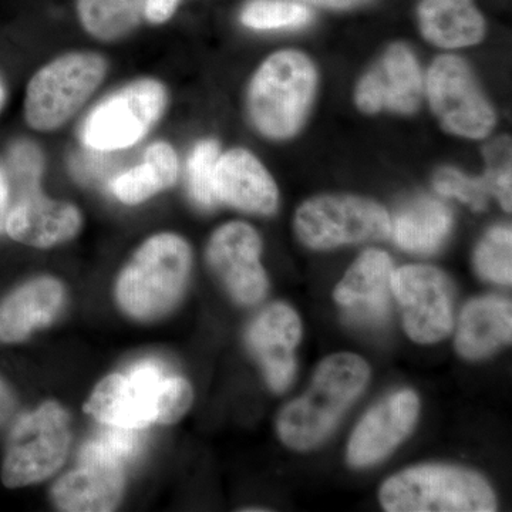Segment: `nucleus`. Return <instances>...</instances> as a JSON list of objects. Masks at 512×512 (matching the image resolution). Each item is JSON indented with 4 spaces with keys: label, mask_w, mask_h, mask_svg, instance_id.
Listing matches in <instances>:
<instances>
[{
    "label": "nucleus",
    "mask_w": 512,
    "mask_h": 512,
    "mask_svg": "<svg viewBox=\"0 0 512 512\" xmlns=\"http://www.w3.org/2000/svg\"><path fill=\"white\" fill-rule=\"evenodd\" d=\"M83 218L77 207L66 201L50 200L40 191L16 194L5 221L10 238L35 248H52L79 234Z\"/></svg>",
    "instance_id": "nucleus-16"
},
{
    "label": "nucleus",
    "mask_w": 512,
    "mask_h": 512,
    "mask_svg": "<svg viewBox=\"0 0 512 512\" xmlns=\"http://www.w3.org/2000/svg\"><path fill=\"white\" fill-rule=\"evenodd\" d=\"M181 0H147L144 16L153 25H163L173 18Z\"/></svg>",
    "instance_id": "nucleus-33"
},
{
    "label": "nucleus",
    "mask_w": 512,
    "mask_h": 512,
    "mask_svg": "<svg viewBox=\"0 0 512 512\" xmlns=\"http://www.w3.org/2000/svg\"><path fill=\"white\" fill-rule=\"evenodd\" d=\"M511 302L485 296L468 302L456 336L457 352L466 359H481L511 342Z\"/></svg>",
    "instance_id": "nucleus-21"
},
{
    "label": "nucleus",
    "mask_w": 512,
    "mask_h": 512,
    "mask_svg": "<svg viewBox=\"0 0 512 512\" xmlns=\"http://www.w3.org/2000/svg\"><path fill=\"white\" fill-rule=\"evenodd\" d=\"M147 0H77L83 29L101 42H114L133 32Z\"/></svg>",
    "instance_id": "nucleus-25"
},
{
    "label": "nucleus",
    "mask_w": 512,
    "mask_h": 512,
    "mask_svg": "<svg viewBox=\"0 0 512 512\" xmlns=\"http://www.w3.org/2000/svg\"><path fill=\"white\" fill-rule=\"evenodd\" d=\"M180 163L171 144L156 141L147 147L143 163L114 175L109 183L111 194L127 205L141 204L158 192L173 187Z\"/></svg>",
    "instance_id": "nucleus-23"
},
{
    "label": "nucleus",
    "mask_w": 512,
    "mask_h": 512,
    "mask_svg": "<svg viewBox=\"0 0 512 512\" xmlns=\"http://www.w3.org/2000/svg\"><path fill=\"white\" fill-rule=\"evenodd\" d=\"M316 89V70L302 53H275L256 70L248 92L252 123L269 138L292 137L301 128Z\"/></svg>",
    "instance_id": "nucleus-4"
},
{
    "label": "nucleus",
    "mask_w": 512,
    "mask_h": 512,
    "mask_svg": "<svg viewBox=\"0 0 512 512\" xmlns=\"http://www.w3.org/2000/svg\"><path fill=\"white\" fill-rule=\"evenodd\" d=\"M92 153L89 156H83L82 154V156L77 157L76 161H74V174L84 183H93V181L99 180L104 171H106L107 165H104V161L96 156L97 151H92Z\"/></svg>",
    "instance_id": "nucleus-32"
},
{
    "label": "nucleus",
    "mask_w": 512,
    "mask_h": 512,
    "mask_svg": "<svg viewBox=\"0 0 512 512\" xmlns=\"http://www.w3.org/2000/svg\"><path fill=\"white\" fill-rule=\"evenodd\" d=\"M484 181L490 195L498 198L505 211H511V141L498 138L485 148Z\"/></svg>",
    "instance_id": "nucleus-29"
},
{
    "label": "nucleus",
    "mask_w": 512,
    "mask_h": 512,
    "mask_svg": "<svg viewBox=\"0 0 512 512\" xmlns=\"http://www.w3.org/2000/svg\"><path fill=\"white\" fill-rule=\"evenodd\" d=\"M124 464L99 441L90 440L80 451L79 466L53 487V503L67 512L116 510L123 497Z\"/></svg>",
    "instance_id": "nucleus-12"
},
{
    "label": "nucleus",
    "mask_w": 512,
    "mask_h": 512,
    "mask_svg": "<svg viewBox=\"0 0 512 512\" xmlns=\"http://www.w3.org/2000/svg\"><path fill=\"white\" fill-rule=\"evenodd\" d=\"M389 512H493L494 491L480 474L453 466H420L390 477L380 488Z\"/></svg>",
    "instance_id": "nucleus-5"
},
{
    "label": "nucleus",
    "mask_w": 512,
    "mask_h": 512,
    "mask_svg": "<svg viewBox=\"0 0 512 512\" xmlns=\"http://www.w3.org/2000/svg\"><path fill=\"white\" fill-rule=\"evenodd\" d=\"M15 410V396L6 380L0 376V426L12 416Z\"/></svg>",
    "instance_id": "nucleus-34"
},
{
    "label": "nucleus",
    "mask_w": 512,
    "mask_h": 512,
    "mask_svg": "<svg viewBox=\"0 0 512 512\" xmlns=\"http://www.w3.org/2000/svg\"><path fill=\"white\" fill-rule=\"evenodd\" d=\"M190 269V245L180 235L164 232L148 238L117 281L121 309L140 320L160 318L180 301Z\"/></svg>",
    "instance_id": "nucleus-3"
},
{
    "label": "nucleus",
    "mask_w": 512,
    "mask_h": 512,
    "mask_svg": "<svg viewBox=\"0 0 512 512\" xmlns=\"http://www.w3.org/2000/svg\"><path fill=\"white\" fill-rule=\"evenodd\" d=\"M512 232L510 227L491 229L478 245L474 264L478 274L495 284L512 281Z\"/></svg>",
    "instance_id": "nucleus-27"
},
{
    "label": "nucleus",
    "mask_w": 512,
    "mask_h": 512,
    "mask_svg": "<svg viewBox=\"0 0 512 512\" xmlns=\"http://www.w3.org/2000/svg\"><path fill=\"white\" fill-rule=\"evenodd\" d=\"M218 201L251 214H272L278 207V188L255 156L242 148L218 158L215 171Z\"/></svg>",
    "instance_id": "nucleus-19"
},
{
    "label": "nucleus",
    "mask_w": 512,
    "mask_h": 512,
    "mask_svg": "<svg viewBox=\"0 0 512 512\" xmlns=\"http://www.w3.org/2000/svg\"><path fill=\"white\" fill-rule=\"evenodd\" d=\"M305 2L323 6V8L346 9L360 5V3L366 2V0H305Z\"/></svg>",
    "instance_id": "nucleus-36"
},
{
    "label": "nucleus",
    "mask_w": 512,
    "mask_h": 512,
    "mask_svg": "<svg viewBox=\"0 0 512 512\" xmlns=\"http://www.w3.org/2000/svg\"><path fill=\"white\" fill-rule=\"evenodd\" d=\"M167 101V90L156 79L120 87L87 114L80 131L83 146L97 153L136 146L160 121Z\"/></svg>",
    "instance_id": "nucleus-7"
},
{
    "label": "nucleus",
    "mask_w": 512,
    "mask_h": 512,
    "mask_svg": "<svg viewBox=\"0 0 512 512\" xmlns=\"http://www.w3.org/2000/svg\"><path fill=\"white\" fill-rule=\"evenodd\" d=\"M302 338L298 313L285 303H274L248 330V345L275 392H284L295 375V349Z\"/></svg>",
    "instance_id": "nucleus-18"
},
{
    "label": "nucleus",
    "mask_w": 512,
    "mask_h": 512,
    "mask_svg": "<svg viewBox=\"0 0 512 512\" xmlns=\"http://www.w3.org/2000/svg\"><path fill=\"white\" fill-rule=\"evenodd\" d=\"M423 76L412 50L394 45L367 72L356 89V104L367 114L380 110L410 114L419 109Z\"/></svg>",
    "instance_id": "nucleus-14"
},
{
    "label": "nucleus",
    "mask_w": 512,
    "mask_h": 512,
    "mask_svg": "<svg viewBox=\"0 0 512 512\" xmlns=\"http://www.w3.org/2000/svg\"><path fill=\"white\" fill-rule=\"evenodd\" d=\"M45 158L36 144L18 141L9 151L10 178L16 194L40 188Z\"/></svg>",
    "instance_id": "nucleus-31"
},
{
    "label": "nucleus",
    "mask_w": 512,
    "mask_h": 512,
    "mask_svg": "<svg viewBox=\"0 0 512 512\" xmlns=\"http://www.w3.org/2000/svg\"><path fill=\"white\" fill-rule=\"evenodd\" d=\"M427 96L437 119L450 133L484 138L493 130V107L460 57L447 55L434 60L427 76Z\"/></svg>",
    "instance_id": "nucleus-10"
},
{
    "label": "nucleus",
    "mask_w": 512,
    "mask_h": 512,
    "mask_svg": "<svg viewBox=\"0 0 512 512\" xmlns=\"http://www.w3.org/2000/svg\"><path fill=\"white\" fill-rule=\"evenodd\" d=\"M261 251V238L251 225L241 221L222 225L208 244V264L242 305L262 301L268 289Z\"/></svg>",
    "instance_id": "nucleus-13"
},
{
    "label": "nucleus",
    "mask_w": 512,
    "mask_h": 512,
    "mask_svg": "<svg viewBox=\"0 0 512 512\" xmlns=\"http://www.w3.org/2000/svg\"><path fill=\"white\" fill-rule=\"evenodd\" d=\"M311 19L306 6L291 0H252L241 13L242 23L256 30L299 28Z\"/></svg>",
    "instance_id": "nucleus-26"
},
{
    "label": "nucleus",
    "mask_w": 512,
    "mask_h": 512,
    "mask_svg": "<svg viewBox=\"0 0 512 512\" xmlns=\"http://www.w3.org/2000/svg\"><path fill=\"white\" fill-rule=\"evenodd\" d=\"M6 101V87L5 83H3L2 77H0V110L5 106Z\"/></svg>",
    "instance_id": "nucleus-37"
},
{
    "label": "nucleus",
    "mask_w": 512,
    "mask_h": 512,
    "mask_svg": "<svg viewBox=\"0 0 512 512\" xmlns=\"http://www.w3.org/2000/svg\"><path fill=\"white\" fill-rule=\"evenodd\" d=\"M453 215L446 204L434 198L414 200L397 212L390 234L400 248L430 254L450 234Z\"/></svg>",
    "instance_id": "nucleus-24"
},
{
    "label": "nucleus",
    "mask_w": 512,
    "mask_h": 512,
    "mask_svg": "<svg viewBox=\"0 0 512 512\" xmlns=\"http://www.w3.org/2000/svg\"><path fill=\"white\" fill-rule=\"evenodd\" d=\"M69 424V414L55 402L23 414L6 443L2 464L5 487H28L53 476L69 454Z\"/></svg>",
    "instance_id": "nucleus-8"
},
{
    "label": "nucleus",
    "mask_w": 512,
    "mask_h": 512,
    "mask_svg": "<svg viewBox=\"0 0 512 512\" xmlns=\"http://www.w3.org/2000/svg\"><path fill=\"white\" fill-rule=\"evenodd\" d=\"M107 62L93 52L56 57L33 74L26 89L25 119L33 130L64 126L103 83Z\"/></svg>",
    "instance_id": "nucleus-6"
},
{
    "label": "nucleus",
    "mask_w": 512,
    "mask_h": 512,
    "mask_svg": "<svg viewBox=\"0 0 512 512\" xmlns=\"http://www.w3.org/2000/svg\"><path fill=\"white\" fill-rule=\"evenodd\" d=\"M392 292L409 338L421 345L446 339L454 328L453 286L440 269L407 265L393 272Z\"/></svg>",
    "instance_id": "nucleus-11"
},
{
    "label": "nucleus",
    "mask_w": 512,
    "mask_h": 512,
    "mask_svg": "<svg viewBox=\"0 0 512 512\" xmlns=\"http://www.w3.org/2000/svg\"><path fill=\"white\" fill-rule=\"evenodd\" d=\"M220 147L217 141H200L188 158V188L192 200L202 208H212L218 204L215 194V171H217Z\"/></svg>",
    "instance_id": "nucleus-28"
},
{
    "label": "nucleus",
    "mask_w": 512,
    "mask_h": 512,
    "mask_svg": "<svg viewBox=\"0 0 512 512\" xmlns=\"http://www.w3.org/2000/svg\"><path fill=\"white\" fill-rule=\"evenodd\" d=\"M64 302V288L52 276L32 279L0 302V342L19 343L49 325Z\"/></svg>",
    "instance_id": "nucleus-20"
},
{
    "label": "nucleus",
    "mask_w": 512,
    "mask_h": 512,
    "mask_svg": "<svg viewBox=\"0 0 512 512\" xmlns=\"http://www.w3.org/2000/svg\"><path fill=\"white\" fill-rule=\"evenodd\" d=\"M434 187L444 197L457 198L473 210L481 211L487 207L490 191L483 177H468L454 168H441L434 175Z\"/></svg>",
    "instance_id": "nucleus-30"
},
{
    "label": "nucleus",
    "mask_w": 512,
    "mask_h": 512,
    "mask_svg": "<svg viewBox=\"0 0 512 512\" xmlns=\"http://www.w3.org/2000/svg\"><path fill=\"white\" fill-rule=\"evenodd\" d=\"M420 28L433 45L457 49L483 39V16L473 0H421Z\"/></svg>",
    "instance_id": "nucleus-22"
},
{
    "label": "nucleus",
    "mask_w": 512,
    "mask_h": 512,
    "mask_svg": "<svg viewBox=\"0 0 512 512\" xmlns=\"http://www.w3.org/2000/svg\"><path fill=\"white\" fill-rule=\"evenodd\" d=\"M10 180L8 174L0 167V232L5 231V221L10 208Z\"/></svg>",
    "instance_id": "nucleus-35"
},
{
    "label": "nucleus",
    "mask_w": 512,
    "mask_h": 512,
    "mask_svg": "<svg viewBox=\"0 0 512 512\" xmlns=\"http://www.w3.org/2000/svg\"><path fill=\"white\" fill-rule=\"evenodd\" d=\"M393 262L380 249H367L335 288V301L350 322L380 325L389 316Z\"/></svg>",
    "instance_id": "nucleus-17"
},
{
    "label": "nucleus",
    "mask_w": 512,
    "mask_h": 512,
    "mask_svg": "<svg viewBox=\"0 0 512 512\" xmlns=\"http://www.w3.org/2000/svg\"><path fill=\"white\" fill-rule=\"evenodd\" d=\"M369 376V366L360 356L338 353L326 357L305 394L279 414V439L298 451L319 446L363 392Z\"/></svg>",
    "instance_id": "nucleus-2"
},
{
    "label": "nucleus",
    "mask_w": 512,
    "mask_h": 512,
    "mask_svg": "<svg viewBox=\"0 0 512 512\" xmlns=\"http://www.w3.org/2000/svg\"><path fill=\"white\" fill-rule=\"evenodd\" d=\"M420 402L412 390H400L373 407L353 431L348 461L353 467H367L383 460L413 430Z\"/></svg>",
    "instance_id": "nucleus-15"
},
{
    "label": "nucleus",
    "mask_w": 512,
    "mask_h": 512,
    "mask_svg": "<svg viewBox=\"0 0 512 512\" xmlns=\"http://www.w3.org/2000/svg\"><path fill=\"white\" fill-rule=\"evenodd\" d=\"M194 392L183 377L165 375L154 362H141L127 373L107 376L84 404V412L106 426L146 429L174 424L190 410Z\"/></svg>",
    "instance_id": "nucleus-1"
},
{
    "label": "nucleus",
    "mask_w": 512,
    "mask_h": 512,
    "mask_svg": "<svg viewBox=\"0 0 512 512\" xmlns=\"http://www.w3.org/2000/svg\"><path fill=\"white\" fill-rule=\"evenodd\" d=\"M295 229L303 244L330 249L389 237L392 220L382 205L353 195H322L302 204Z\"/></svg>",
    "instance_id": "nucleus-9"
}]
</instances>
